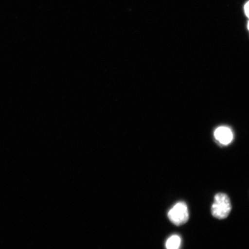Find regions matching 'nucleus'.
I'll list each match as a JSON object with an SVG mask.
<instances>
[{"label": "nucleus", "instance_id": "nucleus-1", "mask_svg": "<svg viewBox=\"0 0 249 249\" xmlns=\"http://www.w3.org/2000/svg\"><path fill=\"white\" fill-rule=\"evenodd\" d=\"M231 204L228 196L225 194H217L214 196L212 206V214L218 219H224L228 217L231 211Z\"/></svg>", "mask_w": 249, "mask_h": 249}, {"label": "nucleus", "instance_id": "nucleus-2", "mask_svg": "<svg viewBox=\"0 0 249 249\" xmlns=\"http://www.w3.org/2000/svg\"><path fill=\"white\" fill-rule=\"evenodd\" d=\"M168 217L174 225L181 226L189 220L188 207L184 202H179L171 208L168 213Z\"/></svg>", "mask_w": 249, "mask_h": 249}, {"label": "nucleus", "instance_id": "nucleus-3", "mask_svg": "<svg viewBox=\"0 0 249 249\" xmlns=\"http://www.w3.org/2000/svg\"><path fill=\"white\" fill-rule=\"evenodd\" d=\"M214 137L218 142L223 145L229 144L233 139L231 130L225 126L218 127L214 132Z\"/></svg>", "mask_w": 249, "mask_h": 249}, {"label": "nucleus", "instance_id": "nucleus-4", "mask_svg": "<svg viewBox=\"0 0 249 249\" xmlns=\"http://www.w3.org/2000/svg\"><path fill=\"white\" fill-rule=\"evenodd\" d=\"M181 245V238L177 235H173L167 239L166 243L167 249H179Z\"/></svg>", "mask_w": 249, "mask_h": 249}, {"label": "nucleus", "instance_id": "nucleus-5", "mask_svg": "<svg viewBox=\"0 0 249 249\" xmlns=\"http://www.w3.org/2000/svg\"><path fill=\"white\" fill-rule=\"evenodd\" d=\"M245 12L246 15L249 18V1L245 5Z\"/></svg>", "mask_w": 249, "mask_h": 249}, {"label": "nucleus", "instance_id": "nucleus-6", "mask_svg": "<svg viewBox=\"0 0 249 249\" xmlns=\"http://www.w3.org/2000/svg\"><path fill=\"white\" fill-rule=\"evenodd\" d=\"M248 29H249V23H248Z\"/></svg>", "mask_w": 249, "mask_h": 249}]
</instances>
